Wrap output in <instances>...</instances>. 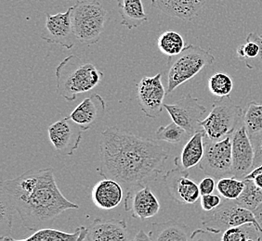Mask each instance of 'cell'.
<instances>
[{
    "instance_id": "cell-9",
    "label": "cell",
    "mask_w": 262,
    "mask_h": 241,
    "mask_svg": "<svg viewBox=\"0 0 262 241\" xmlns=\"http://www.w3.org/2000/svg\"><path fill=\"white\" fill-rule=\"evenodd\" d=\"M164 108L172 120L186 131L189 136L203 130L200 123L202 117L207 112V108L201 105L191 94L183 97L174 104H164Z\"/></svg>"
},
{
    "instance_id": "cell-32",
    "label": "cell",
    "mask_w": 262,
    "mask_h": 241,
    "mask_svg": "<svg viewBox=\"0 0 262 241\" xmlns=\"http://www.w3.org/2000/svg\"><path fill=\"white\" fill-rule=\"evenodd\" d=\"M259 53V45L257 42L247 40L244 45L237 47V55L243 60H252L257 58Z\"/></svg>"
},
{
    "instance_id": "cell-8",
    "label": "cell",
    "mask_w": 262,
    "mask_h": 241,
    "mask_svg": "<svg viewBox=\"0 0 262 241\" xmlns=\"http://www.w3.org/2000/svg\"><path fill=\"white\" fill-rule=\"evenodd\" d=\"M199 168L215 179L232 176V136L212 141L205 137V154Z\"/></svg>"
},
{
    "instance_id": "cell-21",
    "label": "cell",
    "mask_w": 262,
    "mask_h": 241,
    "mask_svg": "<svg viewBox=\"0 0 262 241\" xmlns=\"http://www.w3.org/2000/svg\"><path fill=\"white\" fill-rule=\"evenodd\" d=\"M151 240L188 241L192 239L189 227L182 222L168 220L163 223L151 224V231L148 233Z\"/></svg>"
},
{
    "instance_id": "cell-41",
    "label": "cell",
    "mask_w": 262,
    "mask_h": 241,
    "mask_svg": "<svg viewBox=\"0 0 262 241\" xmlns=\"http://www.w3.org/2000/svg\"><path fill=\"white\" fill-rule=\"evenodd\" d=\"M68 1H73V0H68ZM79 1V0H78ZM89 1H91V0H89Z\"/></svg>"
},
{
    "instance_id": "cell-34",
    "label": "cell",
    "mask_w": 262,
    "mask_h": 241,
    "mask_svg": "<svg viewBox=\"0 0 262 241\" xmlns=\"http://www.w3.org/2000/svg\"><path fill=\"white\" fill-rule=\"evenodd\" d=\"M254 149V163L253 169L262 164V131L250 136Z\"/></svg>"
},
{
    "instance_id": "cell-27",
    "label": "cell",
    "mask_w": 262,
    "mask_h": 241,
    "mask_svg": "<svg viewBox=\"0 0 262 241\" xmlns=\"http://www.w3.org/2000/svg\"><path fill=\"white\" fill-rule=\"evenodd\" d=\"M244 181L245 188L235 201L240 206L253 211L262 202V188H259L253 180L244 179Z\"/></svg>"
},
{
    "instance_id": "cell-40",
    "label": "cell",
    "mask_w": 262,
    "mask_h": 241,
    "mask_svg": "<svg viewBox=\"0 0 262 241\" xmlns=\"http://www.w3.org/2000/svg\"><path fill=\"white\" fill-rule=\"evenodd\" d=\"M253 181H254V183H255L259 188H262V174L255 176Z\"/></svg>"
},
{
    "instance_id": "cell-1",
    "label": "cell",
    "mask_w": 262,
    "mask_h": 241,
    "mask_svg": "<svg viewBox=\"0 0 262 241\" xmlns=\"http://www.w3.org/2000/svg\"><path fill=\"white\" fill-rule=\"evenodd\" d=\"M100 141L102 177L117 181L127 192L157 180L169 158L168 151L151 138L141 137L110 126L102 131Z\"/></svg>"
},
{
    "instance_id": "cell-11",
    "label": "cell",
    "mask_w": 262,
    "mask_h": 241,
    "mask_svg": "<svg viewBox=\"0 0 262 241\" xmlns=\"http://www.w3.org/2000/svg\"><path fill=\"white\" fill-rule=\"evenodd\" d=\"M138 103L144 115L151 119L159 116L164 108L166 95L162 83V74L155 76H145L137 85Z\"/></svg>"
},
{
    "instance_id": "cell-19",
    "label": "cell",
    "mask_w": 262,
    "mask_h": 241,
    "mask_svg": "<svg viewBox=\"0 0 262 241\" xmlns=\"http://www.w3.org/2000/svg\"><path fill=\"white\" fill-rule=\"evenodd\" d=\"M206 0H151V6L166 15L192 20L201 11Z\"/></svg>"
},
{
    "instance_id": "cell-3",
    "label": "cell",
    "mask_w": 262,
    "mask_h": 241,
    "mask_svg": "<svg viewBox=\"0 0 262 241\" xmlns=\"http://www.w3.org/2000/svg\"><path fill=\"white\" fill-rule=\"evenodd\" d=\"M57 93L66 101H76L81 93L95 88L101 82L103 74L90 62L76 55L66 57L56 68Z\"/></svg>"
},
{
    "instance_id": "cell-14",
    "label": "cell",
    "mask_w": 262,
    "mask_h": 241,
    "mask_svg": "<svg viewBox=\"0 0 262 241\" xmlns=\"http://www.w3.org/2000/svg\"><path fill=\"white\" fill-rule=\"evenodd\" d=\"M232 176L244 179L253 169L254 149L243 123L232 135Z\"/></svg>"
},
{
    "instance_id": "cell-35",
    "label": "cell",
    "mask_w": 262,
    "mask_h": 241,
    "mask_svg": "<svg viewBox=\"0 0 262 241\" xmlns=\"http://www.w3.org/2000/svg\"><path fill=\"white\" fill-rule=\"evenodd\" d=\"M200 202L203 211H210L220 206L222 201L221 197L212 193L207 195H202Z\"/></svg>"
},
{
    "instance_id": "cell-20",
    "label": "cell",
    "mask_w": 262,
    "mask_h": 241,
    "mask_svg": "<svg viewBox=\"0 0 262 241\" xmlns=\"http://www.w3.org/2000/svg\"><path fill=\"white\" fill-rule=\"evenodd\" d=\"M205 154V132L200 130L190 136L185 146L183 147L182 154L174 160L175 165L184 170H190L200 164Z\"/></svg>"
},
{
    "instance_id": "cell-25",
    "label": "cell",
    "mask_w": 262,
    "mask_h": 241,
    "mask_svg": "<svg viewBox=\"0 0 262 241\" xmlns=\"http://www.w3.org/2000/svg\"><path fill=\"white\" fill-rule=\"evenodd\" d=\"M244 125L248 136H251L262 131V104L257 101H251L244 111Z\"/></svg>"
},
{
    "instance_id": "cell-6",
    "label": "cell",
    "mask_w": 262,
    "mask_h": 241,
    "mask_svg": "<svg viewBox=\"0 0 262 241\" xmlns=\"http://www.w3.org/2000/svg\"><path fill=\"white\" fill-rule=\"evenodd\" d=\"M107 12L97 0H79L73 6L72 21L77 41L91 45L97 44L104 29Z\"/></svg>"
},
{
    "instance_id": "cell-39",
    "label": "cell",
    "mask_w": 262,
    "mask_h": 241,
    "mask_svg": "<svg viewBox=\"0 0 262 241\" xmlns=\"http://www.w3.org/2000/svg\"><path fill=\"white\" fill-rule=\"evenodd\" d=\"M133 240H151L149 234H146L143 230H140L136 236H134Z\"/></svg>"
},
{
    "instance_id": "cell-13",
    "label": "cell",
    "mask_w": 262,
    "mask_h": 241,
    "mask_svg": "<svg viewBox=\"0 0 262 241\" xmlns=\"http://www.w3.org/2000/svg\"><path fill=\"white\" fill-rule=\"evenodd\" d=\"M49 136L53 148L61 155L72 156L78 149L84 132L68 116L49 126Z\"/></svg>"
},
{
    "instance_id": "cell-17",
    "label": "cell",
    "mask_w": 262,
    "mask_h": 241,
    "mask_svg": "<svg viewBox=\"0 0 262 241\" xmlns=\"http://www.w3.org/2000/svg\"><path fill=\"white\" fill-rule=\"evenodd\" d=\"M104 111L105 101L101 95L93 94L76 106L68 118L86 132L96 125Z\"/></svg>"
},
{
    "instance_id": "cell-33",
    "label": "cell",
    "mask_w": 262,
    "mask_h": 241,
    "mask_svg": "<svg viewBox=\"0 0 262 241\" xmlns=\"http://www.w3.org/2000/svg\"><path fill=\"white\" fill-rule=\"evenodd\" d=\"M247 40H253L257 42L259 45V53L257 58L252 60H245V63L248 69L257 70L262 71V36L257 33H250L247 36Z\"/></svg>"
},
{
    "instance_id": "cell-12",
    "label": "cell",
    "mask_w": 262,
    "mask_h": 241,
    "mask_svg": "<svg viewBox=\"0 0 262 241\" xmlns=\"http://www.w3.org/2000/svg\"><path fill=\"white\" fill-rule=\"evenodd\" d=\"M72 11L73 7L66 12H59L55 15L47 13L45 32L41 35V38L47 43L57 44L67 50H72L77 40L73 28Z\"/></svg>"
},
{
    "instance_id": "cell-16",
    "label": "cell",
    "mask_w": 262,
    "mask_h": 241,
    "mask_svg": "<svg viewBox=\"0 0 262 241\" xmlns=\"http://www.w3.org/2000/svg\"><path fill=\"white\" fill-rule=\"evenodd\" d=\"M127 225L125 220L96 218L86 227L88 241L128 240Z\"/></svg>"
},
{
    "instance_id": "cell-23",
    "label": "cell",
    "mask_w": 262,
    "mask_h": 241,
    "mask_svg": "<svg viewBox=\"0 0 262 241\" xmlns=\"http://www.w3.org/2000/svg\"><path fill=\"white\" fill-rule=\"evenodd\" d=\"M86 236V227L84 226L77 227L74 233L45 227L36 230L33 235L19 241H81L85 240Z\"/></svg>"
},
{
    "instance_id": "cell-4",
    "label": "cell",
    "mask_w": 262,
    "mask_h": 241,
    "mask_svg": "<svg viewBox=\"0 0 262 241\" xmlns=\"http://www.w3.org/2000/svg\"><path fill=\"white\" fill-rule=\"evenodd\" d=\"M214 61L215 57L209 51L194 45H186L179 55L168 58L166 94H171Z\"/></svg>"
},
{
    "instance_id": "cell-15",
    "label": "cell",
    "mask_w": 262,
    "mask_h": 241,
    "mask_svg": "<svg viewBox=\"0 0 262 241\" xmlns=\"http://www.w3.org/2000/svg\"><path fill=\"white\" fill-rule=\"evenodd\" d=\"M125 210L136 219L146 220L159 212L160 203L148 185L126 193Z\"/></svg>"
},
{
    "instance_id": "cell-10",
    "label": "cell",
    "mask_w": 262,
    "mask_h": 241,
    "mask_svg": "<svg viewBox=\"0 0 262 241\" xmlns=\"http://www.w3.org/2000/svg\"><path fill=\"white\" fill-rule=\"evenodd\" d=\"M164 186L168 196L180 204H194L200 198L199 185L190 177L189 172L179 166L163 176Z\"/></svg>"
},
{
    "instance_id": "cell-26",
    "label": "cell",
    "mask_w": 262,
    "mask_h": 241,
    "mask_svg": "<svg viewBox=\"0 0 262 241\" xmlns=\"http://www.w3.org/2000/svg\"><path fill=\"white\" fill-rule=\"evenodd\" d=\"M222 241H254L261 240V234L257 227L248 224L244 226H234L223 232Z\"/></svg>"
},
{
    "instance_id": "cell-31",
    "label": "cell",
    "mask_w": 262,
    "mask_h": 241,
    "mask_svg": "<svg viewBox=\"0 0 262 241\" xmlns=\"http://www.w3.org/2000/svg\"><path fill=\"white\" fill-rule=\"evenodd\" d=\"M15 210L0 198V240L10 241L12 230V219Z\"/></svg>"
},
{
    "instance_id": "cell-22",
    "label": "cell",
    "mask_w": 262,
    "mask_h": 241,
    "mask_svg": "<svg viewBox=\"0 0 262 241\" xmlns=\"http://www.w3.org/2000/svg\"><path fill=\"white\" fill-rule=\"evenodd\" d=\"M122 26L128 30L138 28L148 20L141 0H116Z\"/></svg>"
},
{
    "instance_id": "cell-36",
    "label": "cell",
    "mask_w": 262,
    "mask_h": 241,
    "mask_svg": "<svg viewBox=\"0 0 262 241\" xmlns=\"http://www.w3.org/2000/svg\"><path fill=\"white\" fill-rule=\"evenodd\" d=\"M217 187V183L215 181V178L212 176H207L199 183V188L202 195H207V194H212L214 190Z\"/></svg>"
},
{
    "instance_id": "cell-2",
    "label": "cell",
    "mask_w": 262,
    "mask_h": 241,
    "mask_svg": "<svg viewBox=\"0 0 262 241\" xmlns=\"http://www.w3.org/2000/svg\"><path fill=\"white\" fill-rule=\"evenodd\" d=\"M0 198L18 212L28 231L51 226L64 211L79 209L61 193L51 167L31 169L16 178L2 181Z\"/></svg>"
},
{
    "instance_id": "cell-5",
    "label": "cell",
    "mask_w": 262,
    "mask_h": 241,
    "mask_svg": "<svg viewBox=\"0 0 262 241\" xmlns=\"http://www.w3.org/2000/svg\"><path fill=\"white\" fill-rule=\"evenodd\" d=\"M243 117L242 108L234 104L230 97H227L214 102L209 114L201 120L200 125L207 139L221 140L232 136L244 123Z\"/></svg>"
},
{
    "instance_id": "cell-38",
    "label": "cell",
    "mask_w": 262,
    "mask_h": 241,
    "mask_svg": "<svg viewBox=\"0 0 262 241\" xmlns=\"http://www.w3.org/2000/svg\"><path fill=\"white\" fill-rule=\"evenodd\" d=\"M254 212V215L256 217V219H257V223H258V225L260 226V228H261L262 230V202L258 205V206L253 211ZM261 239H262V234H261Z\"/></svg>"
},
{
    "instance_id": "cell-29",
    "label": "cell",
    "mask_w": 262,
    "mask_h": 241,
    "mask_svg": "<svg viewBox=\"0 0 262 241\" xmlns=\"http://www.w3.org/2000/svg\"><path fill=\"white\" fill-rule=\"evenodd\" d=\"M208 89L215 97L221 99L227 98L233 89V82L226 74L216 73L208 79Z\"/></svg>"
},
{
    "instance_id": "cell-30",
    "label": "cell",
    "mask_w": 262,
    "mask_h": 241,
    "mask_svg": "<svg viewBox=\"0 0 262 241\" xmlns=\"http://www.w3.org/2000/svg\"><path fill=\"white\" fill-rule=\"evenodd\" d=\"M187 136H189V135L187 134L186 131L172 120V123H170L168 126H160L157 129L155 139L165 141L167 143L177 145L182 143Z\"/></svg>"
},
{
    "instance_id": "cell-24",
    "label": "cell",
    "mask_w": 262,
    "mask_h": 241,
    "mask_svg": "<svg viewBox=\"0 0 262 241\" xmlns=\"http://www.w3.org/2000/svg\"><path fill=\"white\" fill-rule=\"evenodd\" d=\"M159 51L167 58L179 55L185 47L184 39L182 35L174 31H166L162 33L157 40Z\"/></svg>"
},
{
    "instance_id": "cell-18",
    "label": "cell",
    "mask_w": 262,
    "mask_h": 241,
    "mask_svg": "<svg viewBox=\"0 0 262 241\" xmlns=\"http://www.w3.org/2000/svg\"><path fill=\"white\" fill-rule=\"evenodd\" d=\"M123 194V186L117 181L104 178L93 186L91 199L99 209L109 211L121 203Z\"/></svg>"
},
{
    "instance_id": "cell-28",
    "label": "cell",
    "mask_w": 262,
    "mask_h": 241,
    "mask_svg": "<svg viewBox=\"0 0 262 241\" xmlns=\"http://www.w3.org/2000/svg\"><path fill=\"white\" fill-rule=\"evenodd\" d=\"M245 188L244 179L237 178L235 176H225L220 178L217 182V192L221 196L227 200L235 201L242 194Z\"/></svg>"
},
{
    "instance_id": "cell-37",
    "label": "cell",
    "mask_w": 262,
    "mask_h": 241,
    "mask_svg": "<svg viewBox=\"0 0 262 241\" xmlns=\"http://www.w3.org/2000/svg\"><path fill=\"white\" fill-rule=\"evenodd\" d=\"M260 174H262V164L252 169V170L250 171V173H248L247 176L244 177V179H250V180H253L255 176H257V175H260Z\"/></svg>"
},
{
    "instance_id": "cell-7",
    "label": "cell",
    "mask_w": 262,
    "mask_h": 241,
    "mask_svg": "<svg viewBox=\"0 0 262 241\" xmlns=\"http://www.w3.org/2000/svg\"><path fill=\"white\" fill-rule=\"evenodd\" d=\"M251 224L262 234L254 212L240 206L236 201L224 199L222 204L213 211H206L202 217V225L213 234L223 233L228 228Z\"/></svg>"
}]
</instances>
